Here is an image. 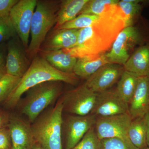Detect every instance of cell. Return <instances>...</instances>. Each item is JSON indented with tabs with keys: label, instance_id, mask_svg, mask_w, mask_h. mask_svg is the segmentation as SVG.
<instances>
[{
	"label": "cell",
	"instance_id": "e575fe53",
	"mask_svg": "<svg viewBox=\"0 0 149 149\" xmlns=\"http://www.w3.org/2000/svg\"><path fill=\"white\" fill-rule=\"evenodd\" d=\"M33 149H43L42 148L39 144L37 143L35 144V146H34V148H33Z\"/></svg>",
	"mask_w": 149,
	"mask_h": 149
},
{
	"label": "cell",
	"instance_id": "5bb4252c",
	"mask_svg": "<svg viewBox=\"0 0 149 149\" xmlns=\"http://www.w3.org/2000/svg\"><path fill=\"white\" fill-rule=\"evenodd\" d=\"M11 141V149H33L36 142L31 125L17 116H10L8 125Z\"/></svg>",
	"mask_w": 149,
	"mask_h": 149
},
{
	"label": "cell",
	"instance_id": "83f0119b",
	"mask_svg": "<svg viewBox=\"0 0 149 149\" xmlns=\"http://www.w3.org/2000/svg\"><path fill=\"white\" fill-rule=\"evenodd\" d=\"M17 35L9 16L0 17V44L8 42Z\"/></svg>",
	"mask_w": 149,
	"mask_h": 149
},
{
	"label": "cell",
	"instance_id": "603a6c76",
	"mask_svg": "<svg viewBox=\"0 0 149 149\" xmlns=\"http://www.w3.org/2000/svg\"><path fill=\"white\" fill-rule=\"evenodd\" d=\"M139 77L133 72L124 70L118 82L116 90L119 96L129 103L135 93Z\"/></svg>",
	"mask_w": 149,
	"mask_h": 149
},
{
	"label": "cell",
	"instance_id": "e0dca14e",
	"mask_svg": "<svg viewBox=\"0 0 149 149\" xmlns=\"http://www.w3.org/2000/svg\"><path fill=\"white\" fill-rule=\"evenodd\" d=\"M123 67L139 77H149V42L135 49Z\"/></svg>",
	"mask_w": 149,
	"mask_h": 149
},
{
	"label": "cell",
	"instance_id": "ac0fdd59",
	"mask_svg": "<svg viewBox=\"0 0 149 149\" xmlns=\"http://www.w3.org/2000/svg\"><path fill=\"white\" fill-rule=\"evenodd\" d=\"M110 63L106 53L77 58L73 72L78 77L87 80L101 67Z\"/></svg>",
	"mask_w": 149,
	"mask_h": 149
},
{
	"label": "cell",
	"instance_id": "6da1fadb",
	"mask_svg": "<svg viewBox=\"0 0 149 149\" xmlns=\"http://www.w3.org/2000/svg\"><path fill=\"white\" fill-rule=\"evenodd\" d=\"M125 27L124 16L117 6L101 15L100 19L91 26L80 29L75 45L63 50L77 58L105 53Z\"/></svg>",
	"mask_w": 149,
	"mask_h": 149
},
{
	"label": "cell",
	"instance_id": "d590c367",
	"mask_svg": "<svg viewBox=\"0 0 149 149\" xmlns=\"http://www.w3.org/2000/svg\"><path fill=\"white\" fill-rule=\"evenodd\" d=\"M6 74V71H0V79Z\"/></svg>",
	"mask_w": 149,
	"mask_h": 149
},
{
	"label": "cell",
	"instance_id": "7402d4cb",
	"mask_svg": "<svg viewBox=\"0 0 149 149\" xmlns=\"http://www.w3.org/2000/svg\"><path fill=\"white\" fill-rule=\"evenodd\" d=\"M147 126L145 118L139 117L132 120L128 131V139L139 149L148 147L146 140Z\"/></svg>",
	"mask_w": 149,
	"mask_h": 149
},
{
	"label": "cell",
	"instance_id": "d6986e66",
	"mask_svg": "<svg viewBox=\"0 0 149 149\" xmlns=\"http://www.w3.org/2000/svg\"><path fill=\"white\" fill-rule=\"evenodd\" d=\"M89 0H64L61 1L57 13L56 30L63 24L74 19L79 15Z\"/></svg>",
	"mask_w": 149,
	"mask_h": 149
},
{
	"label": "cell",
	"instance_id": "8fae6325",
	"mask_svg": "<svg viewBox=\"0 0 149 149\" xmlns=\"http://www.w3.org/2000/svg\"><path fill=\"white\" fill-rule=\"evenodd\" d=\"M128 112V104L118 94L116 89L98 93L91 114L105 117Z\"/></svg>",
	"mask_w": 149,
	"mask_h": 149
},
{
	"label": "cell",
	"instance_id": "4fadbf2b",
	"mask_svg": "<svg viewBox=\"0 0 149 149\" xmlns=\"http://www.w3.org/2000/svg\"><path fill=\"white\" fill-rule=\"evenodd\" d=\"M6 44V74L21 78L29 68L26 49L17 35Z\"/></svg>",
	"mask_w": 149,
	"mask_h": 149
},
{
	"label": "cell",
	"instance_id": "836d02e7",
	"mask_svg": "<svg viewBox=\"0 0 149 149\" xmlns=\"http://www.w3.org/2000/svg\"><path fill=\"white\" fill-rule=\"evenodd\" d=\"M147 126V144L148 147L149 148V112L144 116Z\"/></svg>",
	"mask_w": 149,
	"mask_h": 149
},
{
	"label": "cell",
	"instance_id": "5b68a950",
	"mask_svg": "<svg viewBox=\"0 0 149 149\" xmlns=\"http://www.w3.org/2000/svg\"><path fill=\"white\" fill-rule=\"evenodd\" d=\"M60 2L53 1H37L30 29L31 40L26 52L33 60L37 56L46 36L56 25Z\"/></svg>",
	"mask_w": 149,
	"mask_h": 149
},
{
	"label": "cell",
	"instance_id": "8d00e7d4",
	"mask_svg": "<svg viewBox=\"0 0 149 149\" xmlns=\"http://www.w3.org/2000/svg\"><path fill=\"white\" fill-rule=\"evenodd\" d=\"M143 149H149V147H147V148H145Z\"/></svg>",
	"mask_w": 149,
	"mask_h": 149
},
{
	"label": "cell",
	"instance_id": "f1b7e54d",
	"mask_svg": "<svg viewBox=\"0 0 149 149\" xmlns=\"http://www.w3.org/2000/svg\"><path fill=\"white\" fill-rule=\"evenodd\" d=\"M102 149H139L130 141L111 138L101 140Z\"/></svg>",
	"mask_w": 149,
	"mask_h": 149
},
{
	"label": "cell",
	"instance_id": "7a4b0ae2",
	"mask_svg": "<svg viewBox=\"0 0 149 149\" xmlns=\"http://www.w3.org/2000/svg\"><path fill=\"white\" fill-rule=\"evenodd\" d=\"M79 78L73 72L68 73L56 69L42 56L37 55L32 60L16 87L3 102L4 104L7 108H14L24 93L41 83L57 81L75 85L79 82Z\"/></svg>",
	"mask_w": 149,
	"mask_h": 149
},
{
	"label": "cell",
	"instance_id": "7c38bea8",
	"mask_svg": "<svg viewBox=\"0 0 149 149\" xmlns=\"http://www.w3.org/2000/svg\"><path fill=\"white\" fill-rule=\"evenodd\" d=\"M124 69L123 65L108 63L101 67L86 80L85 84L96 93L109 90L118 82Z\"/></svg>",
	"mask_w": 149,
	"mask_h": 149
},
{
	"label": "cell",
	"instance_id": "74e56055",
	"mask_svg": "<svg viewBox=\"0 0 149 149\" xmlns=\"http://www.w3.org/2000/svg\"><path fill=\"white\" fill-rule=\"evenodd\" d=\"M148 3L149 4V1H148Z\"/></svg>",
	"mask_w": 149,
	"mask_h": 149
},
{
	"label": "cell",
	"instance_id": "ffe728a7",
	"mask_svg": "<svg viewBox=\"0 0 149 149\" xmlns=\"http://www.w3.org/2000/svg\"><path fill=\"white\" fill-rule=\"evenodd\" d=\"M42 56L53 67L60 71L68 73L73 72L77 58L67 53L63 50L42 51Z\"/></svg>",
	"mask_w": 149,
	"mask_h": 149
},
{
	"label": "cell",
	"instance_id": "277c9868",
	"mask_svg": "<svg viewBox=\"0 0 149 149\" xmlns=\"http://www.w3.org/2000/svg\"><path fill=\"white\" fill-rule=\"evenodd\" d=\"M63 82H45L30 88L20 99L18 104L22 113L33 123L46 109L56 100L63 93ZM24 93V94H25Z\"/></svg>",
	"mask_w": 149,
	"mask_h": 149
},
{
	"label": "cell",
	"instance_id": "484cf974",
	"mask_svg": "<svg viewBox=\"0 0 149 149\" xmlns=\"http://www.w3.org/2000/svg\"><path fill=\"white\" fill-rule=\"evenodd\" d=\"M71 149H102L101 140L97 135L95 126Z\"/></svg>",
	"mask_w": 149,
	"mask_h": 149
},
{
	"label": "cell",
	"instance_id": "9c48e42d",
	"mask_svg": "<svg viewBox=\"0 0 149 149\" xmlns=\"http://www.w3.org/2000/svg\"><path fill=\"white\" fill-rule=\"evenodd\" d=\"M133 120L129 112L105 117H97L95 128L101 140L118 138L130 141L128 131Z\"/></svg>",
	"mask_w": 149,
	"mask_h": 149
},
{
	"label": "cell",
	"instance_id": "f546056e",
	"mask_svg": "<svg viewBox=\"0 0 149 149\" xmlns=\"http://www.w3.org/2000/svg\"><path fill=\"white\" fill-rule=\"evenodd\" d=\"M10 133L8 127L0 130V149H11Z\"/></svg>",
	"mask_w": 149,
	"mask_h": 149
},
{
	"label": "cell",
	"instance_id": "ba28073f",
	"mask_svg": "<svg viewBox=\"0 0 149 149\" xmlns=\"http://www.w3.org/2000/svg\"><path fill=\"white\" fill-rule=\"evenodd\" d=\"M37 0H19L12 9L10 18L17 36L27 50L32 17Z\"/></svg>",
	"mask_w": 149,
	"mask_h": 149
},
{
	"label": "cell",
	"instance_id": "cb8c5ba5",
	"mask_svg": "<svg viewBox=\"0 0 149 149\" xmlns=\"http://www.w3.org/2000/svg\"><path fill=\"white\" fill-rule=\"evenodd\" d=\"M118 0H89L79 15H101L117 7Z\"/></svg>",
	"mask_w": 149,
	"mask_h": 149
},
{
	"label": "cell",
	"instance_id": "4316f807",
	"mask_svg": "<svg viewBox=\"0 0 149 149\" xmlns=\"http://www.w3.org/2000/svg\"><path fill=\"white\" fill-rule=\"evenodd\" d=\"M21 78L6 74L0 79V103L4 102L16 87Z\"/></svg>",
	"mask_w": 149,
	"mask_h": 149
},
{
	"label": "cell",
	"instance_id": "44dd1931",
	"mask_svg": "<svg viewBox=\"0 0 149 149\" xmlns=\"http://www.w3.org/2000/svg\"><path fill=\"white\" fill-rule=\"evenodd\" d=\"M146 1L122 0L118 6L124 17L125 27L134 25L140 19L141 12Z\"/></svg>",
	"mask_w": 149,
	"mask_h": 149
},
{
	"label": "cell",
	"instance_id": "d4e9b609",
	"mask_svg": "<svg viewBox=\"0 0 149 149\" xmlns=\"http://www.w3.org/2000/svg\"><path fill=\"white\" fill-rule=\"evenodd\" d=\"M101 15H79L71 21L63 24L59 29H82L91 26L100 18Z\"/></svg>",
	"mask_w": 149,
	"mask_h": 149
},
{
	"label": "cell",
	"instance_id": "4dcf8cb0",
	"mask_svg": "<svg viewBox=\"0 0 149 149\" xmlns=\"http://www.w3.org/2000/svg\"><path fill=\"white\" fill-rule=\"evenodd\" d=\"M19 0H0V17L9 15L11 10Z\"/></svg>",
	"mask_w": 149,
	"mask_h": 149
},
{
	"label": "cell",
	"instance_id": "2e32d148",
	"mask_svg": "<svg viewBox=\"0 0 149 149\" xmlns=\"http://www.w3.org/2000/svg\"><path fill=\"white\" fill-rule=\"evenodd\" d=\"M79 29L54 30L48 37L42 51H54L69 49L77 42Z\"/></svg>",
	"mask_w": 149,
	"mask_h": 149
},
{
	"label": "cell",
	"instance_id": "30bf717a",
	"mask_svg": "<svg viewBox=\"0 0 149 149\" xmlns=\"http://www.w3.org/2000/svg\"><path fill=\"white\" fill-rule=\"evenodd\" d=\"M97 116L90 114L86 116L70 114L63 119L66 149H71L83 139L91 128L95 126Z\"/></svg>",
	"mask_w": 149,
	"mask_h": 149
},
{
	"label": "cell",
	"instance_id": "9a60e30c",
	"mask_svg": "<svg viewBox=\"0 0 149 149\" xmlns=\"http://www.w3.org/2000/svg\"><path fill=\"white\" fill-rule=\"evenodd\" d=\"M149 112V77H139L136 91L128 103V112L133 119L143 117Z\"/></svg>",
	"mask_w": 149,
	"mask_h": 149
},
{
	"label": "cell",
	"instance_id": "d6a6232c",
	"mask_svg": "<svg viewBox=\"0 0 149 149\" xmlns=\"http://www.w3.org/2000/svg\"><path fill=\"white\" fill-rule=\"evenodd\" d=\"M10 115L6 111L0 109V130L8 127Z\"/></svg>",
	"mask_w": 149,
	"mask_h": 149
},
{
	"label": "cell",
	"instance_id": "1f68e13d",
	"mask_svg": "<svg viewBox=\"0 0 149 149\" xmlns=\"http://www.w3.org/2000/svg\"><path fill=\"white\" fill-rule=\"evenodd\" d=\"M7 55V49L6 43L0 44V71L6 72Z\"/></svg>",
	"mask_w": 149,
	"mask_h": 149
},
{
	"label": "cell",
	"instance_id": "3957f363",
	"mask_svg": "<svg viewBox=\"0 0 149 149\" xmlns=\"http://www.w3.org/2000/svg\"><path fill=\"white\" fill-rule=\"evenodd\" d=\"M63 103L61 98L54 106L42 113L31 125L35 142L43 149H63Z\"/></svg>",
	"mask_w": 149,
	"mask_h": 149
},
{
	"label": "cell",
	"instance_id": "8992f818",
	"mask_svg": "<svg viewBox=\"0 0 149 149\" xmlns=\"http://www.w3.org/2000/svg\"><path fill=\"white\" fill-rule=\"evenodd\" d=\"M149 42V37L138 26L125 27L118 35L106 56L110 63L124 65L138 46Z\"/></svg>",
	"mask_w": 149,
	"mask_h": 149
},
{
	"label": "cell",
	"instance_id": "52a82bcc",
	"mask_svg": "<svg viewBox=\"0 0 149 149\" xmlns=\"http://www.w3.org/2000/svg\"><path fill=\"white\" fill-rule=\"evenodd\" d=\"M97 94L85 83L68 91L61 97L63 111L74 115L83 116L90 114L95 103Z\"/></svg>",
	"mask_w": 149,
	"mask_h": 149
}]
</instances>
